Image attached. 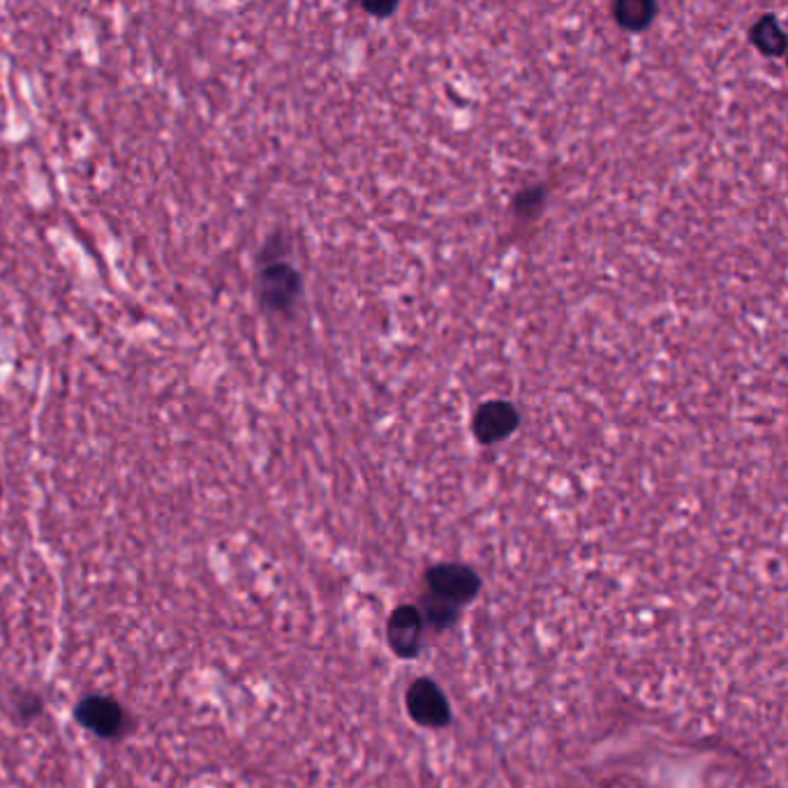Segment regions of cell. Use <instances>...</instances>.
Listing matches in <instances>:
<instances>
[{
    "label": "cell",
    "mask_w": 788,
    "mask_h": 788,
    "mask_svg": "<svg viewBox=\"0 0 788 788\" xmlns=\"http://www.w3.org/2000/svg\"><path fill=\"white\" fill-rule=\"evenodd\" d=\"M304 292V278L287 259L267 261L257 273V296L267 312L287 315Z\"/></svg>",
    "instance_id": "6da1fadb"
},
{
    "label": "cell",
    "mask_w": 788,
    "mask_h": 788,
    "mask_svg": "<svg viewBox=\"0 0 788 788\" xmlns=\"http://www.w3.org/2000/svg\"><path fill=\"white\" fill-rule=\"evenodd\" d=\"M74 719L102 740H123L135 728L127 710L114 697H107V693H88V697H84L74 707Z\"/></svg>",
    "instance_id": "7a4b0ae2"
},
{
    "label": "cell",
    "mask_w": 788,
    "mask_h": 788,
    "mask_svg": "<svg viewBox=\"0 0 788 788\" xmlns=\"http://www.w3.org/2000/svg\"><path fill=\"white\" fill-rule=\"evenodd\" d=\"M430 594L454 606H465L479 592V576L465 565H438L428 571Z\"/></svg>",
    "instance_id": "3957f363"
},
{
    "label": "cell",
    "mask_w": 788,
    "mask_h": 788,
    "mask_svg": "<svg viewBox=\"0 0 788 788\" xmlns=\"http://www.w3.org/2000/svg\"><path fill=\"white\" fill-rule=\"evenodd\" d=\"M407 712L423 728H442L452 722V707L442 689L428 678L417 680L407 689Z\"/></svg>",
    "instance_id": "277c9868"
},
{
    "label": "cell",
    "mask_w": 788,
    "mask_h": 788,
    "mask_svg": "<svg viewBox=\"0 0 788 788\" xmlns=\"http://www.w3.org/2000/svg\"><path fill=\"white\" fill-rule=\"evenodd\" d=\"M520 426V415L509 401L483 403L472 419V433L481 444H500L512 438Z\"/></svg>",
    "instance_id": "5b68a950"
},
{
    "label": "cell",
    "mask_w": 788,
    "mask_h": 788,
    "mask_svg": "<svg viewBox=\"0 0 788 788\" xmlns=\"http://www.w3.org/2000/svg\"><path fill=\"white\" fill-rule=\"evenodd\" d=\"M421 629H423V617L417 606H401L393 611L389 617V645L396 652L401 660H411L417 656L421 645Z\"/></svg>",
    "instance_id": "8992f818"
},
{
    "label": "cell",
    "mask_w": 788,
    "mask_h": 788,
    "mask_svg": "<svg viewBox=\"0 0 788 788\" xmlns=\"http://www.w3.org/2000/svg\"><path fill=\"white\" fill-rule=\"evenodd\" d=\"M749 40L767 59H781L786 51V33L775 14L759 16V22L749 28Z\"/></svg>",
    "instance_id": "52a82bcc"
},
{
    "label": "cell",
    "mask_w": 788,
    "mask_h": 788,
    "mask_svg": "<svg viewBox=\"0 0 788 788\" xmlns=\"http://www.w3.org/2000/svg\"><path fill=\"white\" fill-rule=\"evenodd\" d=\"M656 12H660V8L650 3V0H620V3L613 5V16L617 26L631 33L645 30L654 22Z\"/></svg>",
    "instance_id": "ba28073f"
},
{
    "label": "cell",
    "mask_w": 788,
    "mask_h": 788,
    "mask_svg": "<svg viewBox=\"0 0 788 788\" xmlns=\"http://www.w3.org/2000/svg\"><path fill=\"white\" fill-rule=\"evenodd\" d=\"M456 615H458V606L444 602V599L433 596V594H428L423 599L421 617L430 623V627H435V629L452 627L456 623Z\"/></svg>",
    "instance_id": "9c48e42d"
},
{
    "label": "cell",
    "mask_w": 788,
    "mask_h": 788,
    "mask_svg": "<svg viewBox=\"0 0 788 788\" xmlns=\"http://www.w3.org/2000/svg\"><path fill=\"white\" fill-rule=\"evenodd\" d=\"M12 710H14L16 719L22 722V724L35 722L37 717H42V712H45L42 693H37V691H16L14 699H12Z\"/></svg>",
    "instance_id": "30bf717a"
},
{
    "label": "cell",
    "mask_w": 788,
    "mask_h": 788,
    "mask_svg": "<svg viewBox=\"0 0 788 788\" xmlns=\"http://www.w3.org/2000/svg\"><path fill=\"white\" fill-rule=\"evenodd\" d=\"M543 204H546V187H525L514 199V213L518 218H534L543 209Z\"/></svg>",
    "instance_id": "8fae6325"
},
{
    "label": "cell",
    "mask_w": 788,
    "mask_h": 788,
    "mask_svg": "<svg viewBox=\"0 0 788 788\" xmlns=\"http://www.w3.org/2000/svg\"><path fill=\"white\" fill-rule=\"evenodd\" d=\"M364 10L368 12V14H374V16H389V14H393V12H396L398 10V5L396 3H378V5H372V3H366L364 5Z\"/></svg>",
    "instance_id": "7c38bea8"
},
{
    "label": "cell",
    "mask_w": 788,
    "mask_h": 788,
    "mask_svg": "<svg viewBox=\"0 0 788 788\" xmlns=\"http://www.w3.org/2000/svg\"><path fill=\"white\" fill-rule=\"evenodd\" d=\"M0 500H3V481H0Z\"/></svg>",
    "instance_id": "4fadbf2b"
}]
</instances>
